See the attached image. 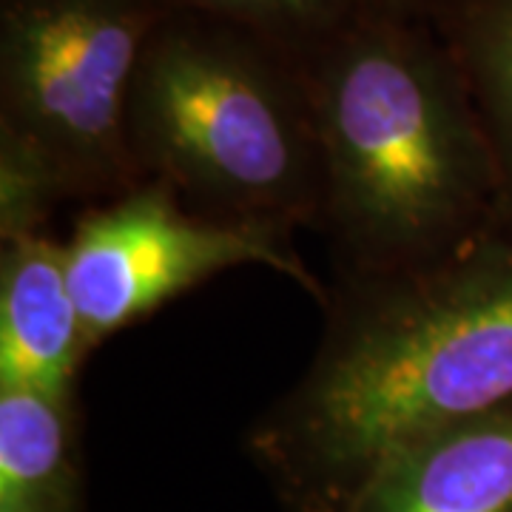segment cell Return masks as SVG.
I'll return each instance as SVG.
<instances>
[{"label": "cell", "mask_w": 512, "mask_h": 512, "mask_svg": "<svg viewBox=\"0 0 512 512\" xmlns=\"http://www.w3.org/2000/svg\"><path fill=\"white\" fill-rule=\"evenodd\" d=\"M308 370L248 430L285 512H342L387 458L512 402V222L439 259L333 274Z\"/></svg>", "instance_id": "1"}, {"label": "cell", "mask_w": 512, "mask_h": 512, "mask_svg": "<svg viewBox=\"0 0 512 512\" xmlns=\"http://www.w3.org/2000/svg\"><path fill=\"white\" fill-rule=\"evenodd\" d=\"M302 72L333 274L421 265L504 222L493 146L427 12L376 0Z\"/></svg>", "instance_id": "2"}, {"label": "cell", "mask_w": 512, "mask_h": 512, "mask_svg": "<svg viewBox=\"0 0 512 512\" xmlns=\"http://www.w3.org/2000/svg\"><path fill=\"white\" fill-rule=\"evenodd\" d=\"M128 143L143 180L200 214L319 225L322 154L302 63L237 26L165 12L134 74Z\"/></svg>", "instance_id": "3"}, {"label": "cell", "mask_w": 512, "mask_h": 512, "mask_svg": "<svg viewBox=\"0 0 512 512\" xmlns=\"http://www.w3.org/2000/svg\"><path fill=\"white\" fill-rule=\"evenodd\" d=\"M157 0H6L0 18V242L46 231L63 202H103L143 174L128 143Z\"/></svg>", "instance_id": "4"}, {"label": "cell", "mask_w": 512, "mask_h": 512, "mask_svg": "<svg viewBox=\"0 0 512 512\" xmlns=\"http://www.w3.org/2000/svg\"><path fill=\"white\" fill-rule=\"evenodd\" d=\"M63 245L94 348L208 279L248 265L288 276L319 308L328 299V285L296 251L293 231L200 214L160 180L89 205Z\"/></svg>", "instance_id": "5"}, {"label": "cell", "mask_w": 512, "mask_h": 512, "mask_svg": "<svg viewBox=\"0 0 512 512\" xmlns=\"http://www.w3.org/2000/svg\"><path fill=\"white\" fill-rule=\"evenodd\" d=\"M92 350L63 239L37 231L0 242V387L74 396Z\"/></svg>", "instance_id": "6"}, {"label": "cell", "mask_w": 512, "mask_h": 512, "mask_svg": "<svg viewBox=\"0 0 512 512\" xmlns=\"http://www.w3.org/2000/svg\"><path fill=\"white\" fill-rule=\"evenodd\" d=\"M342 512H512V402L387 458Z\"/></svg>", "instance_id": "7"}, {"label": "cell", "mask_w": 512, "mask_h": 512, "mask_svg": "<svg viewBox=\"0 0 512 512\" xmlns=\"http://www.w3.org/2000/svg\"><path fill=\"white\" fill-rule=\"evenodd\" d=\"M0 512H86L77 393L0 387Z\"/></svg>", "instance_id": "8"}, {"label": "cell", "mask_w": 512, "mask_h": 512, "mask_svg": "<svg viewBox=\"0 0 512 512\" xmlns=\"http://www.w3.org/2000/svg\"><path fill=\"white\" fill-rule=\"evenodd\" d=\"M493 146L512 222V0H424Z\"/></svg>", "instance_id": "9"}, {"label": "cell", "mask_w": 512, "mask_h": 512, "mask_svg": "<svg viewBox=\"0 0 512 512\" xmlns=\"http://www.w3.org/2000/svg\"><path fill=\"white\" fill-rule=\"evenodd\" d=\"M163 12L200 15L237 26L293 60L311 57L362 18L376 0H157Z\"/></svg>", "instance_id": "10"}, {"label": "cell", "mask_w": 512, "mask_h": 512, "mask_svg": "<svg viewBox=\"0 0 512 512\" xmlns=\"http://www.w3.org/2000/svg\"><path fill=\"white\" fill-rule=\"evenodd\" d=\"M387 3L396 9H421L424 12V0H387Z\"/></svg>", "instance_id": "11"}]
</instances>
